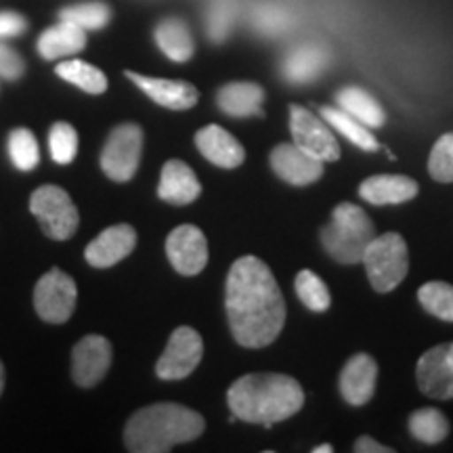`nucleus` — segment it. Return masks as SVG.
Returning a JSON list of instances; mask_svg holds the SVG:
<instances>
[{
  "label": "nucleus",
  "mask_w": 453,
  "mask_h": 453,
  "mask_svg": "<svg viewBox=\"0 0 453 453\" xmlns=\"http://www.w3.org/2000/svg\"><path fill=\"white\" fill-rule=\"evenodd\" d=\"M226 317L237 344L267 347L286 324V303L273 273L257 257L235 260L226 277Z\"/></svg>",
  "instance_id": "obj_1"
},
{
  "label": "nucleus",
  "mask_w": 453,
  "mask_h": 453,
  "mask_svg": "<svg viewBox=\"0 0 453 453\" xmlns=\"http://www.w3.org/2000/svg\"><path fill=\"white\" fill-rule=\"evenodd\" d=\"M237 420L273 426L303 410V387L286 373H246L226 393Z\"/></svg>",
  "instance_id": "obj_2"
},
{
  "label": "nucleus",
  "mask_w": 453,
  "mask_h": 453,
  "mask_svg": "<svg viewBox=\"0 0 453 453\" xmlns=\"http://www.w3.org/2000/svg\"><path fill=\"white\" fill-rule=\"evenodd\" d=\"M203 428V418L189 407L156 403L143 407L130 418L124 430V441L134 453H164L174 445L197 439Z\"/></svg>",
  "instance_id": "obj_3"
},
{
  "label": "nucleus",
  "mask_w": 453,
  "mask_h": 453,
  "mask_svg": "<svg viewBox=\"0 0 453 453\" xmlns=\"http://www.w3.org/2000/svg\"><path fill=\"white\" fill-rule=\"evenodd\" d=\"M373 237L376 226L364 208L355 203H338L332 211V220L321 229V243L326 252L342 265L361 263L364 252Z\"/></svg>",
  "instance_id": "obj_4"
},
{
  "label": "nucleus",
  "mask_w": 453,
  "mask_h": 453,
  "mask_svg": "<svg viewBox=\"0 0 453 453\" xmlns=\"http://www.w3.org/2000/svg\"><path fill=\"white\" fill-rule=\"evenodd\" d=\"M361 263L365 265L373 290L387 294L405 280L410 269L407 243L399 234L376 235L367 243Z\"/></svg>",
  "instance_id": "obj_5"
},
{
  "label": "nucleus",
  "mask_w": 453,
  "mask_h": 453,
  "mask_svg": "<svg viewBox=\"0 0 453 453\" xmlns=\"http://www.w3.org/2000/svg\"><path fill=\"white\" fill-rule=\"evenodd\" d=\"M30 211L41 220L44 234L57 242L70 240L81 223L78 208L73 206L72 197L55 185L38 187L34 191L30 197Z\"/></svg>",
  "instance_id": "obj_6"
},
{
  "label": "nucleus",
  "mask_w": 453,
  "mask_h": 453,
  "mask_svg": "<svg viewBox=\"0 0 453 453\" xmlns=\"http://www.w3.org/2000/svg\"><path fill=\"white\" fill-rule=\"evenodd\" d=\"M143 151V130L137 124L113 128L101 151V168L111 180H130L137 173Z\"/></svg>",
  "instance_id": "obj_7"
},
{
  "label": "nucleus",
  "mask_w": 453,
  "mask_h": 453,
  "mask_svg": "<svg viewBox=\"0 0 453 453\" xmlns=\"http://www.w3.org/2000/svg\"><path fill=\"white\" fill-rule=\"evenodd\" d=\"M76 281L61 269H50L36 283L34 307L49 324H65L76 309Z\"/></svg>",
  "instance_id": "obj_8"
},
{
  "label": "nucleus",
  "mask_w": 453,
  "mask_h": 453,
  "mask_svg": "<svg viewBox=\"0 0 453 453\" xmlns=\"http://www.w3.org/2000/svg\"><path fill=\"white\" fill-rule=\"evenodd\" d=\"M202 355L203 342L200 334L189 326L177 327L156 364L157 378H162V380H183L200 365Z\"/></svg>",
  "instance_id": "obj_9"
},
{
  "label": "nucleus",
  "mask_w": 453,
  "mask_h": 453,
  "mask_svg": "<svg viewBox=\"0 0 453 453\" xmlns=\"http://www.w3.org/2000/svg\"><path fill=\"white\" fill-rule=\"evenodd\" d=\"M290 130L294 143L317 160L336 162L340 157V145L332 130L304 107L290 105Z\"/></svg>",
  "instance_id": "obj_10"
},
{
  "label": "nucleus",
  "mask_w": 453,
  "mask_h": 453,
  "mask_svg": "<svg viewBox=\"0 0 453 453\" xmlns=\"http://www.w3.org/2000/svg\"><path fill=\"white\" fill-rule=\"evenodd\" d=\"M166 254L180 275L194 277L202 273L208 263L206 235L196 225L174 226L166 240Z\"/></svg>",
  "instance_id": "obj_11"
},
{
  "label": "nucleus",
  "mask_w": 453,
  "mask_h": 453,
  "mask_svg": "<svg viewBox=\"0 0 453 453\" xmlns=\"http://www.w3.org/2000/svg\"><path fill=\"white\" fill-rule=\"evenodd\" d=\"M111 365V344L104 336H84L73 347L72 353V376L76 384L84 388L95 387L105 378Z\"/></svg>",
  "instance_id": "obj_12"
},
{
  "label": "nucleus",
  "mask_w": 453,
  "mask_h": 453,
  "mask_svg": "<svg viewBox=\"0 0 453 453\" xmlns=\"http://www.w3.org/2000/svg\"><path fill=\"white\" fill-rule=\"evenodd\" d=\"M271 168L281 180L290 185H311L324 174V162L307 154L296 143H281L271 151Z\"/></svg>",
  "instance_id": "obj_13"
},
{
  "label": "nucleus",
  "mask_w": 453,
  "mask_h": 453,
  "mask_svg": "<svg viewBox=\"0 0 453 453\" xmlns=\"http://www.w3.org/2000/svg\"><path fill=\"white\" fill-rule=\"evenodd\" d=\"M418 388L430 399H453V365L447 359V344L428 349L416 367Z\"/></svg>",
  "instance_id": "obj_14"
},
{
  "label": "nucleus",
  "mask_w": 453,
  "mask_h": 453,
  "mask_svg": "<svg viewBox=\"0 0 453 453\" xmlns=\"http://www.w3.org/2000/svg\"><path fill=\"white\" fill-rule=\"evenodd\" d=\"M137 246V234L130 225H111L99 234L84 250V258L93 267L105 269L120 263Z\"/></svg>",
  "instance_id": "obj_15"
},
{
  "label": "nucleus",
  "mask_w": 453,
  "mask_h": 453,
  "mask_svg": "<svg viewBox=\"0 0 453 453\" xmlns=\"http://www.w3.org/2000/svg\"><path fill=\"white\" fill-rule=\"evenodd\" d=\"M378 380V364L376 359L365 353L350 357L347 365L340 372V395L344 401L355 407L365 405L373 396Z\"/></svg>",
  "instance_id": "obj_16"
},
{
  "label": "nucleus",
  "mask_w": 453,
  "mask_h": 453,
  "mask_svg": "<svg viewBox=\"0 0 453 453\" xmlns=\"http://www.w3.org/2000/svg\"><path fill=\"white\" fill-rule=\"evenodd\" d=\"M127 76L133 81L137 87L143 90L147 97H151L157 105L168 107V110L183 111L191 110L200 99V93L194 84L183 82V81H164V78L154 76H141V73L128 72Z\"/></svg>",
  "instance_id": "obj_17"
},
{
  "label": "nucleus",
  "mask_w": 453,
  "mask_h": 453,
  "mask_svg": "<svg viewBox=\"0 0 453 453\" xmlns=\"http://www.w3.org/2000/svg\"><path fill=\"white\" fill-rule=\"evenodd\" d=\"M196 145L208 162L217 164L220 168H237L246 160V151H243L240 141L217 124H208V127L197 130Z\"/></svg>",
  "instance_id": "obj_18"
},
{
  "label": "nucleus",
  "mask_w": 453,
  "mask_h": 453,
  "mask_svg": "<svg viewBox=\"0 0 453 453\" xmlns=\"http://www.w3.org/2000/svg\"><path fill=\"white\" fill-rule=\"evenodd\" d=\"M327 64H330V53H327L324 44L304 42L294 47L290 53L283 57L281 73L288 82L307 84L319 78Z\"/></svg>",
  "instance_id": "obj_19"
},
{
  "label": "nucleus",
  "mask_w": 453,
  "mask_h": 453,
  "mask_svg": "<svg viewBox=\"0 0 453 453\" xmlns=\"http://www.w3.org/2000/svg\"><path fill=\"white\" fill-rule=\"evenodd\" d=\"M202 194V185L196 173L180 160H170L164 164L157 196L160 200L173 203V206H187L196 202Z\"/></svg>",
  "instance_id": "obj_20"
},
{
  "label": "nucleus",
  "mask_w": 453,
  "mask_h": 453,
  "mask_svg": "<svg viewBox=\"0 0 453 453\" xmlns=\"http://www.w3.org/2000/svg\"><path fill=\"white\" fill-rule=\"evenodd\" d=\"M420 187L405 174H376L364 180L359 196L373 206H393V203L410 202L418 196Z\"/></svg>",
  "instance_id": "obj_21"
},
{
  "label": "nucleus",
  "mask_w": 453,
  "mask_h": 453,
  "mask_svg": "<svg viewBox=\"0 0 453 453\" xmlns=\"http://www.w3.org/2000/svg\"><path fill=\"white\" fill-rule=\"evenodd\" d=\"M265 90L254 82H231L219 90L217 104L226 116H263Z\"/></svg>",
  "instance_id": "obj_22"
},
{
  "label": "nucleus",
  "mask_w": 453,
  "mask_h": 453,
  "mask_svg": "<svg viewBox=\"0 0 453 453\" xmlns=\"http://www.w3.org/2000/svg\"><path fill=\"white\" fill-rule=\"evenodd\" d=\"M87 30L81 26L72 24V21L61 19L59 24L49 27L47 32L38 38V53L44 59H59V57H67L78 53L87 47Z\"/></svg>",
  "instance_id": "obj_23"
},
{
  "label": "nucleus",
  "mask_w": 453,
  "mask_h": 453,
  "mask_svg": "<svg viewBox=\"0 0 453 453\" xmlns=\"http://www.w3.org/2000/svg\"><path fill=\"white\" fill-rule=\"evenodd\" d=\"M156 42L162 49V53L168 59L177 61V64H185L194 57L196 44L194 36H191L189 27L180 19H164L160 26L156 27Z\"/></svg>",
  "instance_id": "obj_24"
},
{
  "label": "nucleus",
  "mask_w": 453,
  "mask_h": 453,
  "mask_svg": "<svg viewBox=\"0 0 453 453\" xmlns=\"http://www.w3.org/2000/svg\"><path fill=\"white\" fill-rule=\"evenodd\" d=\"M336 101L338 107H342L344 111H349L350 116L357 118L361 124H365V127L380 128L387 122V113H384L382 105L364 88L347 87L338 90Z\"/></svg>",
  "instance_id": "obj_25"
},
{
  "label": "nucleus",
  "mask_w": 453,
  "mask_h": 453,
  "mask_svg": "<svg viewBox=\"0 0 453 453\" xmlns=\"http://www.w3.org/2000/svg\"><path fill=\"white\" fill-rule=\"evenodd\" d=\"M319 113H321V118H324V120L330 124L332 128H336L340 134H344V137H347L350 143L361 147V150L376 151L378 147H380V145H378L376 137H373V134L370 133V128H367L365 124H361L359 120H357V118L350 116L349 111H344L342 107L336 110V107L324 105L319 110Z\"/></svg>",
  "instance_id": "obj_26"
},
{
  "label": "nucleus",
  "mask_w": 453,
  "mask_h": 453,
  "mask_svg": "<svg viewBox=\"0 0 453 453\" xmlns=\"http://www.w3.org/2000/svg\"><path fill=\"white\" fill-rule=\"evenodd\" d=\"M407 426H410L413 439H418L424 445H437L449 434V422L434 407H424V410L413 411L410 420H407Z\"/></svg>",
  "instance_id": "obj_27"
},
{
  "label": "nucleus",
  "mask_w": 453,
  "mask_h": 453,
  "mask_svg": "<svg viewBox=\"0 0 453 453\" xmlns=\"http://www.w3.org/2000/svg\"><path fill=\"white\" fill-rule=\"evenodd\" d=\"M57 76L64 78V81L76 84L78 88H82L84 93L90 95H101L107 88V78L99 67L87 64L81 59H67L64 64L57 65Z\"/></svg>",
  "instance_id": "obj_28"
},
{
  "label": "nucleus",
  "mask_w": 453,
  "mask_h": 453,
  "mask_svg": "<svg viewBox=\"0 0 453 453\" xmlns=\"http://www.w3.org/2000/svg\"><path fill=\"white\" fill-rule=\"evenodd\" d=\"M418 300L430 315L453 321V286L445 281H428L418 290Z\"/></svg>",
  "instance_id": "obj_29"
},
{
  "label": "nucleus",
  "mask_w": 453,
  "mask_h": 453,
  "mask_svg": "<svg viewBox=\"0 0 453 453\" xmlns=\"http://www.w3.org/2000/svg\"><path fill=\"white\" fill-rule=\"evenodd\" d=\"M296 294L303 300L304 307L309 311H315V313H324L332 304L330 290H327L324 280L309 269L300 271L296 275Z\"/></svg>",
  "instance_id": "obj_30"
},
{
  "label": "nucleus",
  "mask_w": 453,
  "mask_h": 453,
  "mask_svg": "<svg viewBox=\"0 0 453 453\" xmlns=\"http://www.w3.org/2000/svg\"><path fill=\"white\" fill-rule=\"evenodd\" d=\"M9 154H11V160L15 164V168H19L21 173H30V170L38 166L41 151H38L36 137L32 134V130L17 128L11 133Z\"/></svg>",
  "instance_id": "obj_31"
},
{
  "label": "nucleus",
  "mask_w": 453,
  "mask_h": 453,
  "mask_svg": "<svg viewBox=\"0 0 453 453\" xmlns=\"http://www.w3.org/2000/svg\"><path fill=\"white\" fill-rule=\"evenodd\" d=\"M59 15L64 21H72V24L81 26L82 30H101L110 21L111 11L104 3H84L67 7Z\"/></svg>",
  "instance_id": "obj_32"
},
{
  "label": "nucleus",
  "mask_w": 453,
  "mask_h": 453,
  "mask_svg": "<svg viewBox=\"0 0 453 453\" xmlns=\"http://www.w3.org/2000/svg\"><path fill=\"white\" fill-rule=\"evenodd\" d=\"M49 150L57 164H72L78 154V134L72 124L57 122L49 133Z\"/></svg>",
  "instance_id": "obj_33"
},
{
  "label": "nucleus",
  "mask_w": 453,
  "mask_h": 453,
  "mask_svg": "<svg viewBox=\"0 0 453 453\" xmlns=\"http://www.w3.org/2000/svg\"><path fill=\"white\" fill-rule=\"evenodd\" d=\"M430 177L439 183H453V133H447L434 143L428 157Z\"/></svg>",
  "instance_id": "obj_34"
},
{
  "label": "nucleus",
  "mask_w": 453,
  "mask_h": 453,
  "mask_svg": "<svg viewBox=\"0 0 453 453\" xmlns=\"http://www.w3.org/2000/svg\"><path fill=\"white\" fill-rule=\"evenodd\" d=\"M235 21V3L234 0H217L208 15V32L214 42H223L229 36Z\"/></svg>",
  "instance_id": "obj_35"
},
{
  "label": "nucleus",
  "mask_w": 453,
  "mask_h": 453,
  "mask_svg": "<svg viewBox=\"0 0 453 453\" xmlns=\"http://www.w3.org/2000/svg\"><path fill=\"white\" fill-rule=\"evenodd\" d=\"M254 24L260 32L277 34L288 27V13L277 4H263L254 13Z\"/></svg>",
  "instance_id": "obj_36"
},
{
  "label": "nucleus",
  "mask_w": 453,
  "mask_h": 453,
  "mask_svg": "<svg viewBox=\"0 0 453 453\" xmlns=\"http://www.w3.org/2000/svg\"><path fill=\"white\" fill-rule=\"evenodd\" d=\"M26 65L19 53H15L13 49H9L7 44L0 42V76L7 78V81H15L24 73Z\"/></svg>",
  "instance_id": "obj_37"
},
{
  "label": "nucleus",
  "mask_w": 453,
  "mask_h": 453,
  "mask_svg": "<svg viewBox=\"0 0 453 453\" xmlns=\"http://www.w3.org/2000/svg\"><path fill=\"white\" fill-rule=\"evenodd\" d=\"M26 30V19L13 11H3L0 13V38L19 36Z\"/></svg>",
  "instance_id": "obj_38"
},
{
  "label": "nucleus",
  "mask_w": 453,
  "mask_h": 453,
  "mask_svg": "<svg viewBox=\"0 0 453 453\" xmlns=\"http://www.w3.org/2000/svg\"><path fill=\"white\" fill-rule=\"evenodd\" d=\"M355 451L357 453H393V449L387 445L378 443L376 439L372 437H359L355 441Z\"/></svg>",
  "instance_id": "obj_39"
},
{
  "label": "nucleus",
  "mask_w": 453,
  "mask_h": 453,
  "mask_svg": "<svg viewBox=\"0 0 453 453\" xmlns=\"http://www.w3.org/2000/svg\"><path fill=\"white\" fill-rule=\"evenodd\" d=\"M332 451H334L332 445H319L313 449V453H332Z\"/></svg>",
  "instance_id": "obj_40"
},
{
  "label": "nucleus",
  "mask_w": 453,
  "mask_h": 453,
  "mask_svg": "<svg viewBox=\"0 0 453 453\" xmlns=\"http://www.w3.org/2000/svg\"><path fill=\"white\" fill-rule=\"evenodd\" d=\"M447 359L453 365V342H447Z\"/></svg>",
  "instance_id": "obj_41"
},
{
  "label": "nucleus",
  "mask_w": 453,
  "mask_h": 453,
  "mask_svg": "<svg viewBox=\"0 0 453 453\" xmlns=\"http://www.w3.org/2000/svg\"><path fill=\"white\" fill-rule=\"evenodd\" d=\"M3 388H4V367L0 364V393H3Z\"/></svg>",
  "instance_id": "obj_42"
}]
</instances>
